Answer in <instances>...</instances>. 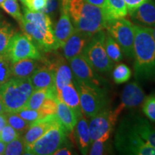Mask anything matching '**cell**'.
<instances>
[{"mask_svg": "<svg viewBox=\"0 0 155 155\" xmlns=\"http://www.w3.org/2000/svg\"><path fill=\"white\" fill-rule=\"evenodd\" d=\"M134 75L138 81L155 79V40L152 28L134 25Z\"/></svg>", "mask_w": 155, "mask_h": 155, "instance_id": "6da1fadb", "label": "cell"}, {"mask_svg": "<svg viewBox=\"0 0 155 155\" xmlns=\"http://www.w3.org/2000/svg\"><path fill=\"white\" fill-rule=\"evenodd\" d=\"M68 9L75 30L92 36L106 28L108 20L104 9L86 0H68Z\"/></svg>", "mask_w": 155, "mask_h": 155, "instance_id": "7a4b0ae2", "label": "cell"}, {"mask_svg": "<svg viewBox=\"0 0 155 155\" xmlns=\"http://www.w3.org/2000/svg\"><path fill=\"white\" fill-rule=\"evenodd\" d=\"M34 91L30 78H11L0 86V101L6 112L17 113L25 107L28 98Z\"/></svg>", "mask_w": 155, "mask_h": 155, "instance_id": "3957f363", "label": "cell"}, {"mask_svg": "<svg viewBox=\"0 0 155 155\" xmlns=\"http://www.w3.org/2000/svg\"><path fill=\"white\" fill-rule=\"evenodd\" d=\"M120 154L155 155V148L143 140L131 127L127 116L121 119L116 131L114 141Z\"/></svg>", "mask_w": 155, "mask_h": 155, "instance_id": "277c9868", "label": "cell"}, {"mask_svg": "<svg viewBox=\"0 0 155 155\" xmlns=\"http://www.w3.org/2000/svg\"><path fill=\"white\" fill-rule=\"evenodd\" d=\"M73 83L78 92L81 110L86 117H91L108 108L109 99L106 88L75 79H73Z\"/></svg>", "mask_w": 155, "mask_h": 155, "instance_id": "5b68a950", "label": "cell"}, {"mask_svg": "<svg viewBox=\"0 0 155 155\" xmlns=\"http://www.w3.org/2000/svg\"><path fill=\"white\" fill-rule=\"evenodd\" d=\"M106 34L104 30L91 37L83 51V55L97 73L108 74L114 67V62L108 57L105 48Z\"/></svg>", "mask_w": 155, "mask_h": 155, "instance_id": "8992f818", "label": "cell"}, {"mask_svg": "<svg viewBox=\"0 0 155 155\" xmlns=\"http://www.w3.org/2000/svg\"><path fill=\"white\" fill-rule=\"evenodd\" d=\"M67 131L60 121L55 122L42 137L25 147V154L49 155L63 147L67 141Z\"/></svg>", "mask_w": 155, "mask_h": 155, "instance_id": "52a82bcc", "label": "cell"}, {"mask_svg": "<svg viewBox=\"0 0 155 155\" xmlns=\"http://www.w3.org/2000/svg\"><path fill=\"white\" fill-rule=\"evenodd\" d=\"M5 55L11 63L24 59L41 60L42 58L38 48L24 32L14 34L9 42Z\"/></svg>", "mask_w": 155, "mask_h": 155, "instance_id": "ba28073f", "label": "cell"}, {"mask_svg": "<svg viewBox=\"0 0 155 155\" xmlns=\"http://www.w3.org/2000/svg\"><path fill=\"white\" fill-rule=\"evenodd\" d=\"M107 32L119 45L124 53L128 58H134V28L130 21L124 18L109 21L106 26Z\"/></svg>", "mask_w": 155, "mask_h": 155, "instance_id": "9c48e42d", "label": "cell"}, {"mask_svg": "<svg viewBox=\"0 0 155 155\" xmlns=\"http://www.w3.org/2000/svg\"><path fill=\"white\" fill-rule=\"evenodd\" d=\"M69 64L75 80L105 88L108 86L106 79L93 68L83 54L70 60Z\"/></svg>", "mask_w": 155, "mask_h": 155, "instance_id": "30bf717a", "label": "cell"}, {"mask_svg": "<svg viewBox=\"0 0 155 155\" xmlns=\"http://www.w3.org/2000/svg\"><path fill=\"white\" fill-rule=\"evenodd\" d=\"M23 32L31 39L35 45L44 52H50L58 49L54 31H50L37 26L26 20L24 17L19 21Z\"/></svg>", "mask_w": 155, "mask_h": 155, "instance_id": "8fae6325", "label": "cell"}, {"mask_svg": "<svg viewBox=\"0 0 155 155\" xmlns=\"http://www.w3.org/2000/svg\"><path fill=\"white\" fill-rule=\"evenodd\" d=\"M119 116L115 110L106 108L90 117L88 129L91 143L104 135L111 134Z\"/></svg>", "mask_w": 155, "mask_h": 155, "instance_id": "7c38bea8", "label": "cell"}, {"mask_svg": "<svg viewBox=\"0 0 155 155\" xmlns=\"http://www.w3.org/2000/svg\"><path fill=\"white\" fill-rule=\"evenodd\" d=\"M68 3V0H61V16L56 24L55 30H53L58 49L63 47L75 30L69 15Z\"/></svg>", "mask_w": 155, "mask_h": 155, "instance_id": "4fadbf2b", "label": "cell"}, {"mask_svg": "<svg viewBox=\"0 0 155 155\" xmlns=\"http://www.w3.org/2000/svg\"><path fill=\"white\" fill-rule=\"evenodd\" d=\"M145 98V94L142 88L137 82H131L124 88L121 94V103L115 111L119 115L125 108H133L141 105Z\"/></svg>", "mask_w": 155, "mask_h": 155, "instance_id": "5bb4252c", "label": "cell"}, {"mask_svg": "<svg viewBox=\"0 0 155 155\" xmlns=\"http://www.w3.org/2000/svg\"><path fill=\"white\" fill-rule=\"evenodd\" d=\"M46 62L55 70V88L58 94L65 85L73 82V74L71 66L65 58L57 55L53 60L45 59Z\"/></svg>", "mask_w": 155, "mask_h": 155, "instance_id": "9a60e30c", "label": "cell"}, {"mask_svg": "<svg viewBox=\"0 0 155 155\" xmlns=\"http://www.w3.org/2000/svg\"><path fill=\"white\" fill-rule=\"evenodd\" d=\"M58 121H59V119L55 114L45 116L31 124L22 137L25 147L32 144L42 137Z\"/></svg>", "mask_w": 155, "mask_h": 155, "instance_id": "2e32d148", "label": "cell"}, {"mask_svg": "<svg viewBox=\"0 0 155 155\" xmlns=\"http://www.w3.org/2000/svg\"><path fill=\"white\" fill-rule=\"evenodd\" d=\"M42 65L36 70L30 78L34 90L55 87V70L42 58Z\"/></svg>", "mask_w": 155, "mask_h": 155, "instance_id": "e0dca14e", "label": "cell"}, {"mask_svg": "<svg viewBox=\"0 0 155 155\" xmlns=\"http://www.w3.org/2000/svg\"><path fill=\"white\" fill-rule=\"evenodd\" d=\"M92 36L75 30L62 47L65 59L69 61L75 56L82 54L83 49Z\"/></svg>", "mask_w": 155, "mask_h": 155, "instance_id": "ac0fdd59", "label": "cell"}, {"mask_svg": "<svg viewBox=\"0 0 155 155\" xmlns=\"http://www.w3.org/2000/svg\"><path fill=\"white\" fill-rule=\"evenodd\" d=\"M129 15L136 25L148 28L155 26V1L149 0Z\"/></svg>", "mask_w": 155, "mask_h": 155, "instance_id": "d6986e66", "label": "cell"}, {"mask_svg": "<svg viewBox=\"0 0 155 155\" xmlns=\"http://www.w3.org/2000/svg\"><path fill=\"white\" fill-rule=\"evenodd\" d=\"M127 117L131 127L141 138L155 148V127L139 115H129Z\"/></svg>", "mask_w": 155, "mask_h": 155, "instance_id": "ffe728a7", "label": "cell"}, {"mask_svg": "<svg viewBox=\"0 0 155 155\" xmlns=\"http://www.w3.org/2000/svg\"><path fill=\"white\" fill-rule=\"evenodd\" d=\"M75 129L74 128L72 133L74 135V139L78 146L79 150L83 154H88L90 146L91 144L90 133H89L88 124L84 114L80 116L78 119Z\"/></svg>", "mask_w": 155, "mask_h": 155, "instance_id": "44dd1931", "label": "cell"}, {"mask_svg": "<svg viewBox=\"0 0 155 155\" xmlns=\"http://www.w3.org/2000/svg\"><path fill=\"white\" fill-rule=\"evenodd\" d=\"M43 63L41 60L24 59L12 63V76L17 78H28Z\"/></svg>", "mask_w": 155, "mask_h": 155, "instance_id": "7402d4cb", "label": "cell"}, {"mask_svg": "<svg viewBox=\"0 0 155 155\" xmlns=\"http://www.w3.org/2000/svg\"><path fill=\"white\" fill-rule=\"evenodd\" d=\"M58 98L72 108L78 118L83 114L78 92L73 82L65 85L61 89V91L58 94Z\"/></svg>", "mask_w": 155, "mask_h": 155, "instance_id": "603a6c76", "label": "cell"}, {"mask_svg": "<svg viewBox=\"0 0 155 155\" xmlns=\"http://www.w3.org/2000/svg\"><path fill=\"white\" fill-rule=\"evenodd\" d=\"M56 115L67 133L70 134L73 131L78 118L72 108L58 98L57 99Z\"/></svg>", "mask_w": 155, "mask_h": 155, "instance_id": "cb8c5ba5", "label": "cell"}, {"mask_svg": "<svg viewBox=\"0 0 155 155\" xmlns=\"http://www.w3.org/2000/svg\"><path fill=\"white\" fill-rule=\"evenodd\" d=\"M103 9L108 22L114 19L124 18L128 14L127 5L124 0H106Z\"/></svg>", "mask_w": 155, "mask_h": 155, "instance_id": "d4e9b609", "label": "cell"}, {"mask_svg": "<svg viewBox=\"0 0 155 155\" xmlns=\"http://www.w3.org/2000/svg\"><path fill=\"white\" fill-rule=\"evenodd\" d=\"M48 98H58V93L55 87L50 88L34 90L28 98L25 107L30 109H38L41 106L44 101Z\"/></svg>", "mask_w": 155, "mask_h": 155, "instance_id": "484cf974", "label": "cell"}, {"mask_svg": "<svg viewBox=\"0 0 155 155\" xmlns=\"http://www.w3.org/2000/svg\"><path fill=\"white\" fill-rule=\"evenodd\" d=\"M23 17L29 21L34 23L37 26L45 29V30L53 31L52 28V22L49 15L43 12H33L28 8L24 9V16Z\"/></svg>", "mask_w": 155, "mask_h": 155, "instance_id": "4316f807", "label": "cell"}, {"mask_svg": "<svg viewBox=\"0 0 155 155\" xmlns=\"http://www.w3.org/2000/svg\"><path fill=\"white\" fill-rule=\"evenodd\" d=\"M105 48L108 57L114 63H118L123 59V55L119 45L108 32H106V34Z\"/></svg>", "mask_w": 155, "mask_h": 155, "instance_id": "83f0119b", "label": "cell"}, {"mask_svg": "<svg viewBox=\"0 0 155 155\" xmlns=\"http://www.w3.org/2000/svg\"><path fill=\"white\" fill-rule=\"evenodd\" d=\"M15 30L10 25L3 22L0 25V55H5Z\"/></svg>", "mask_w": 155, "mask_h": 155, "instance_id": "f1b7e54d", "label": "cell"}, {"mask_svg": "<svg viewBox=\"0 0 155 155\" xmlns=\"http://www.w3.org/2000/svg\"><path fill=\"white\" fill-rule=\"evenodd\" d=\"M111 134H105L93 141L90 146L88 154L91 155H101L107 154L109 149L108 139Z\"/></svg>", "mask_w": 155, "mask_h": 155, "instance_id": "f546056e", "label": "cell"}, {"mask_svg": "<svg viewBox=\"0 0 155 155\" xmlns=\"http://www.w3.org/2000/svg\"><path fill=\"white\" fill-rule=\"evenodd\" d=\"M5 114L8 124L14 128L20 134L25 132L30 127L31 124L22 119L17 114L5 112Z\"/></svg>", "mask_w": 155, "mask_h": 155, "instance_id": "4dcf8cb0", "label": "cell"}, {"mask_svg": "<svg viewBox=\"0 0 155 155\" xmlns=\"http://www.w3.org/2000/svg\"><path fill=\"white\" fill-rule=\"evenodd\" d=\"M131 75V70L125 64H119L116 65L112 73L114 82L117 84L127 82L130 79Z\"/></svg>", "mask_w": 155, "mask_h": 155, "instance_id": "1f68e13d", "label": "cell"}, {"mask_svg": "<svg viewBox=\"0 0 155 155\" xmlns=\"http://www.w3.org/2000/svg\"><path fill=\"white\" fill-rule=\"evenodd\" d=\"M25 144L22 137H19L15 140L7 144L4 154L6 155H19L25 154Z\"/></svg>", "mask_w": 155, "mask_h": 155, "instance_id": "d6a6232c", "label": "cell"}, {"mask_svg": "<svg viewBox=\"0 0 155 155\" xmlns=\"http://www.w3.org/2000/svg\"><path fill=\"white\" fill-rule=\"evenodd\" d=\"M1 7L7 14L18 22L23 18L17 0H5L4 2L2 4Z\"/></svg>", "mask_w": 155, "mask_h": 155, "instance_id": "836d02e7", "label": "cell"}, {"mask_svg": "<svg viewBox=\"0 0 155 155\" xmlns=\"http://www.w3.org/2000/svg\"><path fill=\"white\" fill-rule=\"evenodd\" d=\"M11 62L5 55H0V86L8 81L12 77Z\"/></svg>", "mask_w": 155, "mask_h": 155, "instance_id": "e575fe53", "label": "cell"}, {"mask_svg": "<svg viewBox=\"0 0 155 155\" xmlns=\"http://www.w3.org/2000/svg\"><path fill=\"white\" fill-rule=\"evenodd\" d=\"M142 110L150 121L155 122V94H152L144 98Z\"/></svg>", "mask_w": 155, "mask_h": 155, "instance_id": "d590c367", "label": "cell"}, {"mask_svg": "<svg viewBox=\"0 0 155 155\" xmlns=\"http://www.w3.org/2000/svg\"><path fill=\"white\" fill-rule=\"evenodd\" d=\"M17 115L20 116L22 119H23L25 121H28L29 123L32 124L37 120L43 118L42 114L40 113V111L38 109H30V108H24L22 109L19 110V111H17Z\"/></svg>", "mask_w": 155, "mask_h": 155, "instance_id": "8d00e7d4", "label": "cell"}, {"mask_svg": "<svg viewBox=\"0 0 155 155\" xmlns=\"http://www.w3.org/2000/svg\"><path fill=\"white\" fill-rule=\"evenodd\" d=\"M57 99L58 98H48L44 101L38 110L43 117L51 114H55L57 111Z\"/></svg>", "mask_w": 155, "mask_h": 155, "instance_id": "74e56055", "label": "cell"}, {"mask_svg": "<svg viewBox=\"0 0 155 155\" xmlns=\"http://www.w3.org/2000/svg\"><path fill=\"white\" fill-rule=\"evenodd\" d=\"M0 132H1V140L0 141H2L6 144L15 140V139L18 138L21 135L18 131L15 130L14 128L9 124L6 125L0 131Z\"/></svg>", "mask_w": 155, "mask_h": 155, "instance_id": "f35d334b", "label": "cell"}, {"mask_svg": "<svg viewBox=\"0 0 155 155\" xmlns=\"http://www.w3.org/2000/svg\"><path fill=\"white\" fill-rule=\"evenodd\" d=\"M48 0H26L25 6L33 12H42L46 7Z\"/></svg>", "mask_w": 155, "mask_h": 155, "instance_id": "ab89813d", "label": "cell"}, {"mask_svg": "<svg viewBox=\"0 0 155 155\" xmlns=\"http://www.w3.org/2000/svg\"><path fill=\"white\" fill-rule=\"evenodd\" d=\"M127 5V8L128 12L130 14L137 9L139 6H141L142 4L149 1V0H124Z\"/></svg>", "mask_w": 155, "mask_h": 155, "instance_id": "60d3db41", "label": "cell"}, {"mask_svg": "<svg viewBox=\"0 0 155 155\" xmlns=\"http://www.w3.org/2000/svg\"><path fill=\"white\" fill-rule=\"evenodd\" d=\"M58 0H48L46 7L42 12L48 15L51 14V13H53L58 8Z\"/></svg>", "mask_w": 155, "mask_h": 155, "instance_id": "b9f144b4", "label": "cell"}, {"mask_svg": "<svg viewBox=\"0 0 155 155\" xmlns=\"http://www.w3.org/2000/svg\"><path fill=\"white\" fill-rule=\"evenodd\" d=\"M72 151H71L70 147H61L58 150L53 153L54 155H70L72 154Z\"/></svg>", "mask_w": 155, "mask_h": 155, "instance_id": "7bdbcfd3", "label": "cell"}, {"mask_svg": "<svg viewBox=\"0 0 155 155\" xmlns=\"http://www.w3.org/2000/svg\"><path fill=\"white\" fill-rule=\"evenodd\" d=\"M86 1L87 2L91 4V5L97 6V7H99L103 9L104 5H105L106 0H86Z\"/></svg>", "mask_w": 155, "mask_h": 155, "instance_id": "ee69618b", "label": "cell"}, {"mask_svg": "<svg viewBox=\"0 0 155 155\" xmlns=\"http://www.w3.org/2000/svg\"><path fill=\"white\" fill-rule=\"evenodd\" d=\"M7 124H8V123H7V117H6L5 113L0 114V131Z\"/></svg>", "mask_w": 155, "mask_h": 155, "instance_id": "f6af8a7d", "label": "cell"}, {"mask_svg": "<svg viewBox=\"0 0 155 155\" xmlns=\"http://www.w3.org/2000/svg\"><path fill=\"white\" fill-rule=\"evenodd\" d=\"M6 147V144L2 142V141H0V154H4L5 150Z\"/></svg>", "mask_w": 155, "mask_h": 155, "instance_id": "bcb514c9", "label": "cell"}, {"mask_svg": "<svg viewBox=\"0 0 155 155\" xmlns=\"http://www.w3.org/2000/svg\"><path fill=\"white\" fill-rule=\"evenodd\" d=\"M6 112V110L5 108V106H4L3 104L2 103L1 101H0V114H4Z\"/></svg>", "mask_w": 155, "mask_h": 155, "instance_id": "7dc6e473", "label": "cell"}, {"mask_svg": "<svg viewBox=\"0 0 155 155\" xmlns=\"http://www.w3.org/2000/svg\"><path fill=\"white\" fill-rule=\"evenodd\" d=\"M152 32H153V36H154V38L155 40V26H154V28L152 29Z\"/></svg>", "mask_w": 155, "mask_h": 155, "instance_id": "c3c4849f", "label": "cell"}, {"mask_svg": "<svg viewBox=\"0 0 155 155\" xmlns=\"http://www.w3.org/2000/svg\"><path fill=\"white\" fill-rule=\"evenodd\" d=\"M19 1H20L22 3V5H25V2H26V0H19Z\"/></svg>", "mask_w": 155, "mask_h": 155, "instance_id": "681fc988", "label": "cell"}, {"mask_svg": "<svg viewBox=\"0 0 155 155\" xmlns=\"http://www.w3.org/2000/svg\"><path fill=\"white\" fill-rule=\"evenodd\" d=\"M4 1H5V0H0V7H1L2 4L4 2Z\"/></svg>", "mask_w": 155, "mask_h": 155, "instance_id": "f907efd6", "label": "cell"}, {"mask_svg": "<svg viewBox=\"0 0 155 155\" xmlns=\"http://www.w3.org/2000/svg\"><path fill=\"white\" fill-rule=\"evenodd\" d=\"M0 140H1V132H0Z\"/></svg>", "mask_w": 155, "mask_h": 155, "instance_id": "816d5d0a", "label": "cell"}]
</instances>
